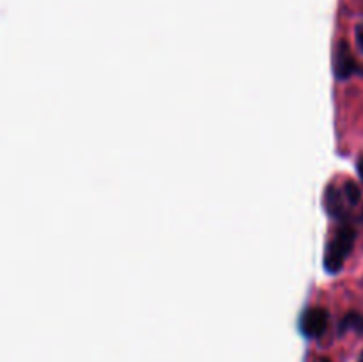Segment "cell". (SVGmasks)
<instances>
[{
    "instance_id": "obj_1",
    "label": "cell",
    "mask_w": 363,
    "mask_h": 362,
    "mask_svg": "<svg viewBox=\"0 0 363 362\" xmlns=\"http://www.w3.org/2000/svg\"><path fill=\"white\" fill-rule=\"evenodd\" d=\"M354 238H357V231L351 226L340 227L339 233L335 234L332 241L326 247L325 254V268L326 272L337 273L342 270L344 263H346L347 256L351 254L354 245Z\"/></svg>"
},
{
    "instance_id": "obj_2",
    "label": "cell",
    "mask_w": 363,
    "mask_h": 362,
    "mask_svg": "<svg viewBox=\"0 0 363 362\" xmlns=\"http://www.w3.org/2000/svg\"><path fill=\"white\" fill-rule=\"evenodd\" d=\"M328 311L323 307H308L300 318V330L305 337H321L328 329Z\"/></svg>"
},
{
    "instance_id": "obj_3",
    "label": "cell",
    "mask_w": 363,
    "mask_h": 362,
    "mask_svg": "<svg viewBox=\"0 0 363 362\" xmlns=\"http://www.w3.org/2000/svg\"><path fill=\"white\" fill-rule=\"evenodd\" d=\"M354 71H357V60H354L353 53H351L350 45L342 41L335 53V77L339 80H347Z\"/></svg>"
},
{
    "instance_id": "obj_4",
    "label": "cell",
    "mask_w": 363,
    "mask_h": 362,
    "mask_svg": "<svg viewBox=\"0 0 363 362\" xmlns=\"http://www.w3.org/2000/svg\"><path fill=\"white\" fill-rule=\"evenodd\" d=\"M325 206L328 209V213L332 216H340L342 215V194L337 190L335 187H328L326 188V194H325Z\"/></svg>"
},
{
    "instance_id": "obj_5",
    "label": "cell",
    "mask_w": 363,
    "mask_h": 362,
    "mask_svg": "<svg viewBox=\"0 0 363 362\" xmlns=\"http://www.w3.org/2000/svg\"><path fill=\"white\" fill-rule=\"evenodd\" d=\"M340 334L353 330L357 334H363V314L360 312H347L344 319L340 322Z\"/></svg>"
},
{
    "instance_id": "obj_6",
    "label": "cell",
    "mask_w": 363,
    "mask_h": 362,
    "mask_svg": "<svg viewBox=\"0 0 363 362\" xmlns=\"http://www.w3.org/2000/svg\"><path fill=\"white\" fill-rule=\"evenodd\" d=\"M344 197L347 199V202H350V204H353V206L358 204L362 199L360 187H358L354 181H347V183L344 185Z\"/></svg>"
},
{
    "instance_id": "obj_7",
    "label": "cell",
    "mask_w": 363,
    "mask_h": 362,
    "mask_svg": "<svg viewBox=\"0 0 363 362\" xmlns=\"http://www.w3.org/2000/svg\"><path fill=\"white\" fill-rule=\"evenodd\" d=\"M357 43H358V48L363 52V25H358L357 27Z\"/></svg>"
},
{
    "instance_id": "obj_8",
    "label": "cell",
    "mask_w": 363,
    "mask_h": 362,
    "mask_svg": "<svg viewBox=\"0 0 363 362\" xmlns=\"http://www.w3.org/2000/svg\"><path fill=\"white\" fill-rule=\"evenodd\" d=\"M358 174H360V177L363 180V156L358 160Z\"/></svg>"
},
{
    "instance_id": "obj_9",
    "label": "cell",
    "mask_w": 363,
    "mask_h": 362,
    "mask_svg": "<svg viewBox=\"0 0 363 362\" xmlns=\"http://www.w3.org/2000/svg\"><path fill=\"white\" fill-rule=\"evenodd\" d=\"M314 362H332V361H330V358H326V357H321V358H315Z\"/></svg>"
},
{
    "instance_id": "obj_10",
    "label": "cell",
    "mask_w": 363,
    "mask_h": 362,
    "mask_svg": "<svg viewBox=\"0 0 363 362\" xmlns=\"http://www.w3.org/2000/svg\"><path fill=\"white\" fill-rule=\"evenodd\" d=\"M360 220H362V224H363V209H362V215H360Z\"/></svg>"
},
{
    "instance_id": "obj_11",
    "label": "cell",
    "mask_w": 363,
    "mask_h": 362,
    "mask_svg": "<svg viewBox=\"0 0 363 362\" xmlns=\"http://www.w3.org/2000/svg\"><path fill=\"white\" fill-rule=\"evenodd\" d=\"M358 362H363V353H362V357H360V361H358Z\"/></svg>"
},
{
    "instance_id": "obj_12",
    "label": "cell",
    "mask_w": 363,
    "mask_h": 362,
    "mask_svg": "<svg viewBox=\"0 0 363 362\" xmlns=\"http://www.w3.org/2000/svg\"><path fill=\"white\" fill-rule=\"evenodd\" d=\"M362 73H363V71H362Z\"/></svg>"
}]
</instances>
